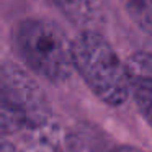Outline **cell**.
I'll return each mask as SVG.
<instances>
[{
    "instance_id": "6da1fadb",
    "label": "cell",
    "mask_w": 152,
    "mask_h": 152,
    "mask_svg": "<svg viewBox=\"0 0 152 152\" xmlns=\"http://www.w3.org/2000/svg\"><path fill=\"white\" fill-rule=\"evenodd\" d=\"M74 70L88 88L110 106H119L129 96L124 64L102 33L83 30L70 41Z\"/></svg>"
},
{
    "instance_id": "7a4b0ae2",
    "label": "cell",
    "mask_w": 152,
    "mask_h": 152,
    "mask_svg": "<svg viewBox=\"0 0 152 152\" xmlns=\"http://www.w3.org/2000/svg\"><path fill=\"white\" fill-rule=\"evenodd\" d=\"M13 49L34 74L53 83L74 72L70 41L61 26L44 18H25L13 28Z\"/></svg>"
},
{
    "instance_id": "3957f363",
    "label": "cell",
    "mask_w": 152,
    "mask_h": 152,
    "mask_svg": "<svg viewBox=\"0 0 152 152\" xmlns=\"http://www.w3.org/2000/svg\"><path fill=\"white\" fill-rule=\"evenodd\" d=\"M0 100L23 121L25 128L43 126L51 116V106L36 80L8 61H0Z\"/></svg>"
},
{
    "instance_id": "277c9868",
    "label": "cell",
    "mask_w": 152,
    "mask_h": 152,
    "mask_svg": "<svg viewBox=\"0 0 152 152\" xmlns=\"http://www.w3.org/2000/svg\"><path fill=\"white\" fill-rule=\"evenodd\" d=\"M129 93L134 96L139 111L152 126V54L136 53L124 64Z\"/></svg>"
},
{
    "instance_id": "5b68a950",
    "label": "cell",
    "mask_w": 152,
    "mask_h": 152,
    "mask_svg": "<svg viewBox=\"0 0 152 152\" xmlns=\"http://www.w3.org/2000/svg\"><path fill=\"white\" fill-rule=\"evenodd\" d=\"M54 7L77 26H95L103 17L102 0H51Z\"/></svg>"
},
{
    "instance_id": "8992f818",
    "label": "cell",
    "mask_w": 152,
    "mask_h": 152,
    "mask_svg": "<svg viewBox=\"0 0 152 152\" xmlns=\"http://www.w3.org/2000/svg\"><path fill=\"white\" fill-rule=\"evenodd\" d=\"M121 4L139 30L152 36V0H121Z\"/></svg>"
},
{
    "instance_id": "52a82bcc",
    "label": "cell",
    "mask_w": 152,
    "mask_h": 152,
    "mask_svg": "<svg viewBox=\"0 0 152 152\" xmlns=\"http://www.w3.org/2000/svg\"><path fill=\"white\" fill-rule=\"evenodd\" d=\"M25 124L2 100H0V134H13V132L23 129Z\"/></svg>"
},
{
    "instance_id": "ba28073f",
    "label": "cell",
    "mask_w": 152,
    "mask_h": 152,
    "mask_svg": "<svg viewBox=\"0 0 152 152\" xmlns=\"http://www.w3.org/2000/svg\"><path fill=\"white\" fill-rule=\"evenodd\" d=\"M0 152H17L13 147V144H12L10 141H7L2 134H0Z\"/></svg>"
},
{
    "instance_id": "9c48e42d",
    "label": "cell",
    "mask_w": 152,
    "mask_h": 152,
    "mask_svg": "<svg viewBox=\"0 0 152 152\" xmlns=\"http://www.w3.org/2000/svg\"><path fill=\"white\" fill-rule=\"evenodd\" d=\"M110 152H142V151L137 147H132V145H118V147L111 149Z\"/></svg>"
}]
</instances>
